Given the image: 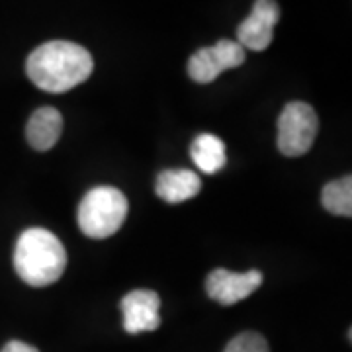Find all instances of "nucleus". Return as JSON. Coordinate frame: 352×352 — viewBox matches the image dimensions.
<instances>
[{
	"label": "nucleus",
	"mask_w": 352,
	"mask_h": 352,
	"mask_svg": "<svg viewBox=\"0 0 352 352\" xmlns=\"http://www.w3.org/2000/svg\"><path fill=\"white\" fill-rule=\"evenodd\" d=\"M94 69L92 55L73 41H50L30 53L25 73L45 92H67L87 80Z\"/></svg>",
	"instance_id": "nucleus-1"
},
{
	"label": "nucleus",
	"mask_w": 352,
	"mask_h": 352,
	"mask_svg": "<svg viewBox=\"0 0 352 352\" xmlns=\"http://www.w3.org/2000/svg\"><path fill=\"white\" fill-rule=\"evenodd\" d=\"M14 268L28 286L43 288L55 284L67 268L63 243L47 229H28L16 243Z\"/></svg>",
	"instance_id": "nucleus-2"
},
{
	"label": "nucleus",
	"mask_w": 352,
	"mask_h": 352,
	"mask_svg": "<svg viewBox=\"0 0 352 352\" xmlns=\"http://www.w3.org/2000/svg\"><path fill=\"white\" fill-rule=\"evenodd\" d=\"M129 204L124 192L113 186L92 188L78 206V227L90 239H106L126 221Z\"/></svg>",
	"instance_id": "nucleus-3"
},
{
	"label": "nucleus",
	"mask_w": 352,
	"mask_h": 352,
	"mask_svg": "<svg viewBox=\"0 0 352 352\" xmlns=\"http://www.w3.org/2000/svg\"><path fill=\"white\" fill-rule=\"evenodd\" d=\"M319 129L315 110L305 102H289L278 118V149L286 157H300L311 149Z\"/></svg>",
	"instance_id": "nucleus-4"
},
{
	"label": "nucleus",
	"mask_w": 352,
	"mask_h": 352,
	"mask_svg": "<svg viewBox=\"0 0 352 352\" xmlns=\"http://www.w3.org/2000/svg\"><path fill=\"white\" fill-rule=\"evenodd\" d=\"M245 61V50L239 41L221 39L212 47H201L188 61V75L192 80L208 85L214 82L223 71L237 69Z\"/></svg>",
	"instance_id": "nucleus-5"
},
{
	"label": "nucleus",
	"mask_w": 352,
	"mask_h": 352,
	"mask_svg": "<svg viewBox=\"0 0 352 352\" xmlns=\"http://www.w3.org/2000/svg\"><path fill=\"white\" fill-rule=\"evenodd\" d=\"M263 272L249 270V272H231L226 268H215L206 280L208 296L221 305H233L249 298L252 292L261 288Z\"/></svg>",
	"instance_id": "nucleus-6"
},
{
	"label": "nucleus",
	"mask_w": 352,
	"mask_h": 352,
	"mask_svg": "<svg viewBox=\"0 0 352 352\" xmlns=\"http://www.w3.org/2000/svg\"><path fill=\"white\" fill-rule=\"evenodd\" d=\"M280 22L276 0H256L249 18L241 22L237 38L243 50L264 51L274 39V25Z\"/></svg>",
	"instance_id": "nucleus-7"
},
{
	"label": "nucleus",
	"mask_w": 352,
	"mask_h": 352,
	"mask_svg": "<svg viewBox=\"0 0 352 352\" xmlns=\"http://www.w3.org/2000/svg\"><path fill=\"white\" fill-rule=\"evenodd\" d=\"M161 298L153 289H133L122 300L124 329L129 335L149 333L161 325Z\"/></svg>",
	"instance_id": "nucleus-8"
},
{
	"label": "nucleus",
	"mask_w": 352,
	"mask_h": 352,
	"mask_svg": "<svg viewBox=\"0 0 352 352\" xmlns=\"http://www.w3.org/2000/svg\"><path fill=\"white\" fill-rule=\"evenodd\" d=\"M61 133H63V116L51 106L39 108L28 120L25 138L36 151L53 149Z\"/></svg>",
	"instance_id": "nucleus-9"
},
{
	"label": "nucleus",
	"mask_w": 352,
	"mask_h": 352,
	"mask_svg": "<svg viewBox=\"0 0 352 352\" xmlns=\"http://www.w3.org/2000/svg\"><path fill=\"white\" fill-rule=\"evenodd\" d=\"M201 190L200 176L194 170L176 168V170H163L157 178V196L166 204H182Z\"/></svg>",
	"instance_id": "nucleus-10"
},
{
	"label": "nucleus",
	"mask_w": 352,
	"mask_h": 352,
	"mask_svg": "<svg viewBox=\"0 0 352 352\" xmlns=\"http://www.w3.org/2000/svg\"><path fill=\"white\" fill-rule=\"evenodd\" d=\"M190 155L194 164L206 175L219 173L227 163L226 143L214 133H200L190 145Z\"/></svg>",
	"instance_id": "nucleus-11"
},
{
	"label": "nucleus",
	"mask_w": 352,
	"mask_h": 352,
	"mask_svg": "<svg viewBox=\"0 0 352 352\" xmlns=\"http://www.w3.org/2000/svg\"><path fill=\"white\" fill-rule=\"evenodd\" d=\"M323 208L335 215H352V178L351 176H342L335 182H329L323 188Z\"/></svg>",
	"instance_id": "nucleus-12"
},
{
	"label": "nucleus",
	"mask_w": 352,
	"mask_h": 352,
	"mask_svg": "<svg viewBox=\"0 0 352 352\" xmlns=\"http://www.w3.org/2000/svg\"><path fill=\"white\" fill-rule=\"evenodd\" d=\"M223 352H270V349H268V342L261 333L245 331V333L237 335L235 339L229 340V344Z\"/></svg>",
	"instance_id": "nucleus-13"
},
{
	"label": "nucleus",
	"mask_w": 352,
	"mask_h": 352,
	"mask_svg": "<svg viewBox=\"0 0 352 352\" xmlns=\"http://www.w3.org/2000/svg\"><path fill=\"white\" fill-rule=\"evenodd\" d=\"M2 352H39L36 346H32V344H28V342H22V340H10Z\"/></svg>",
	"instance_id": "nucleus-14"
}]
</instances>
